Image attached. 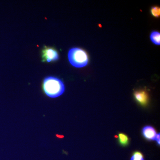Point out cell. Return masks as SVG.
Wrapping results in <instances>:
<instances>
[{"instance_id": "5", "label": "cell", "mask_w": 160, "mask_h": 160, "mask_svg": "<svg viewBox=\"0 0 160 160\" xmlns=\"http://www.w3.org/2000/svg\"><path fill=\"white\" fill-rule=\"evenodd\" d=\"M142 133L143 136L148 140H155L157 133L155 129L151 126H146L143 128Z\"/></svg>"}, {"instance_id": "8", "label": "cell", "mask_w": 160, "mask_h": 160, "mask_svg": "<svg viewBox=\"0 0 160 160\" xmlns=\"http://www.w3.org/2000/svg\"><path fill=\"white\" fill-rule=\"evenodd\" d=\"M130 160H145L144 156L142 152L137 151L134 152L132 154Z\"/></svg>"}, {"instance_id": "10", "label": "cell", "mask_w": 160, "mask_h": 160, "mask_svg": "<svg viewBox=\"0 0 160 160\" xmlns=\"http://www.w3.org/2000/svg\"><path fill=\"white\" fill-rule=\"evenodd\" d=\"M155 140L157 142L158 144L160 145V133H158L157 134Z\"/></svg>"}, {"instance_id": "1", "label": "cell", "mask_w": 160, "mask_h": 160, "mask_svg": "<svg viewBox=\"0 0 160 160\" xmlns=\"http://www.w3.org/2000/svg\"><path fill=\"white\" fill-rule=\"evenodd\" d=\"M43 89L47 96L56 98L64 93L65 86L60 79L54 77H48L43 81Z\"/></svg>"}, {"instance_id": "6", "label": "cell", "mask_w": 160, "mask_h": 160, "mask_svg": "<svg viewBox=\"0 0 160 160\" xmlns=\"http://www.w3.org/2000/svg\"><path fill=\"white\" fill-rule=\"evenodd\" d=\"M150 39L152 42L157 45L160 44V33L157 31H153L150 34Z\"/></svg>"}, {"instance_id": "7", "label": "cell", "mask_w": 160, "mask_h": 160, "mask_svg": "<svg viewBox=\"0 0 160 160\" xmlns=\"http://www.w3.org/2000/svg\"><path fill=\"white\" fill-rule=\"evenodd\" d=\"M118 139L120 144L122 146H125L129 144V138L128 136L124 133H119Z\"/></svg>"}, {"instance_id": "4", "label": "cell", "mask_w": 160, "mask_h": 160, "mask_svg": "<svg viewBox=\"0 0 160 160\" xmlns=\"http://www.w3.org/2000/svg\"><path fill=\"white\" fill-rule=\"evenodd\" d=\"M134 96L135 99L142 106L147 105L149 100V97L146 91L144 90L136 91L134 92Z\"/></svg>"}, {"instance_id": "3", "label": "cell", "mask_w": 160, "mask_h": 160, "mask_svg": "<svg viewBox=\"0 0 160 160\" xmlns=\"http://www.w3.org/2000/svg\"><path fill=\"white\" fill-rule=\"evenodd\" d=\"M42 58L43 62H55L58 60V53L54 48L45 46L42 51Z\"/></svg>"}, {"instance_id": "2", "label": "cell", "mask_w": 160, "mask_h": 160, "mask_svg": "<svg viewBox=\"0 0 160 160\" xmlns=\"http://www.w3.org/2000/svg\"><path fill=\"white\" fill-rule=\"evenodd\" d=\"M69 62L77 68L85 67L88 64L89 58L86 52L80 48H72L68 53Z\"/></svg>"}, {"instance_id": "9", "label": "cell", "mask_w": 160, "mask_h": 160, "mask_svg": "<svg viewBox=\"0 0 160 160\" xmlns=\"http://www.w3.org/2000/svg\"><path fill=\"white\" fill-rule=\"evenodd\" d=\"M152 15L155 18L159 17L160 15V9L158 6H154L152 7L151 9Z\"/></svg>"}]
</instances>
